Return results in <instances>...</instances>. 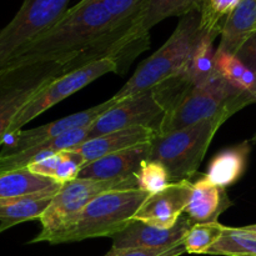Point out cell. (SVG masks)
I'll use <instances>...</instances> for the list:
<instances>
[{
  "label": "cell",
  "instance_id": "obj_1",
  "mask_svg": "<svg viewBox=\"0 0 256 256\" xmlns=\"http://www.w3.org/2000/svg\"><path fill=\"white\" fill-rule=\"evenodd\" d=\"M116 25L102 0H82L4 68L42 62H68Z\"/></svg>",
  "mask_w": 256,
  "mask_h": 256
},
{
  "label": "cell",
  "instance_id": "obj_2",
  "mask_svg": "<svg viewBox=\"0 0 256 256\" xmlns=\"http://www.w3.org/2000/svg\"><path fill=\"white\" fill-rule=\"evenodd\" d=\"M206 32L212 30L202 26L200 9L182 16L174 32L164 45L138 66L132 78L112 98L124 100L152 90L179 75L185 69L195 48Z\"/></svg>",
  "mask_w": 256,
  "mask_h": 256
},
{
  "label": "cell",
  "instance_id": "obj_3",
  "mask_svg": "<svg viewBox=\"0 0 256 256\" xmlns=\"http://www.w3.org/2000/svg\"><path fill=\"white\" fill-rule=\"evenodd\" d=\"M149 195L140 189L104 192L44 242L64 244L94 238H112L134 220L135 214Z\"/></svg>",
  "mask_w": 256,
  "mask_h": 256
},
{
  "label": "cell",
  "instance_id": "obj_4",
  "mask_svg": "<svg viewBox=\"0 0 256 256\" xmlns=\"http://www.w3.org/2000/svg\"><path fill=\"white\" fill-rule=\"evenodd\" d=\"M232 115L225 110L190 126L158 135L150 142L149 159L162 162L172 182L190 180L198 172L218 130Z\"/></svg>",
  "mask_w": 256,
  "mask_h": 256
},
{
  "label": "cell",
  "instance_id": "obj_5",
  "mask_svg": "<svg viewBox=\"0 0 256 256\" xmlns=\"http://www.w3.org/2000/svg\"><path fill=\"white\" fill-rule=\"evenodd\" d=\"M254 102L256 99L252 94L232 86L218 72L209 82L192 86L178 100L165 115L158 135L190 126L225 110L235 114Z\"/></svg>",
  "mask_w": 256,
  "mask_h": 256
},
{
  "label": "cell",
  "instance_id": "obj_6",
  "mask_svg": "<svg viewBox=\"0 0 256 256\" xmlns=\"http://www.w3.org/2000/svg\"><path fill=\"white\" fill-rule=\"evenodd\" d=\"M66 62H42L0 70V146L22 108L48 84L66 74Z\"/></svg>",
  "mask_w": 256,
  "mask_h": 256
},
{
  "label": "cell",
  "instance_id": "obj_7",
  "mask_svg": "<svg viewBox=\"0 0 256 256\" xmlns=\"http://www.w3.org/2000/svg\"><path fill=\"white\" fill-rule=\"evenodd\" d=\"M70 0H22L12 20L0 29V69L18 52L52 29L66 12Z\"/></svg>",
  "mask_w": 256,
  "mask_h": 256
},
{
  "label": "cell",
  "instance_id": "obj_8",
  "mask_svg": "<svg viewBox=\"0 0 256 256\" xmlns=\"http://www.w3.org/2000/svg\"><path fill=\"white\" fill-rule=\"evenodd\" d=\"M138 189L136 178L119 180L75 179L60 188L40 219L42 232L30 242H42L49 235L62 229L68 222L79 214L92 200L112 190Z\"/></svg>",
  "mask_w": 256,
  "mask_h": 256
},
{
  "label": "cell",
  "instance_id": "obj_9",
  "mask_svg": "<svg viewBox=\"0 0 256 256\" xmlns=\"http://www.w3.org/2000/svg\"><path fill=\"white\" fill-rule=\"evenodd\" d=\"M109 72H119L118 64L112 59H102L96 62H89L84 66L75 69L72 72H66L60 78L55 79L50 84H48L42 92H38L18 114L15 120L10 126L9 134L22 130L24 125L32 122L40 114L46 112L48 109L62 102L66 98L72 96L74 92H79L82 88L95 82L100 76H104Z\"/></svg>",
  "mask_w": 256,
  "mask_h": 256
},
{
  "label": "cell",
  "instance_id": "obj_10",
  "mask_svg": "<svg viewBox=\"0 0 256 256\" xmlns=\"http://www.w3.org/2000/svg\"><path fill=\"white\" fill-rule=\"evenodd\" d=\"M165 115L166 109L159 102L155 90H148L119 100L114 108L98 118L90 125L88 139L135 126L152 128L159 134L160 125Z\"/></svg>",
  "mask_w": 256,
  "mask_h": 256
},
{
  "label": "cell",
  "instance_id": "obj_11",
  "mask_svg": "<svg viewBox=\"0 0 256 256\" xmlns=\"http://www.w3.org/2000/svg\"><path fill=\"white\" fill-rule=\"evenodd\" d=\"M118 102H119V100L112 98V99L105 100V102H100L99 105H95L90 109L75 112V114L65 116L62 119H58L55 122H49V124L42 125V126L30 130H19L14 134L6 135L4 142H2L5 145V149L2 150L0 155L20 152L38 144L55 139V138L60 136L65 132L90 126L98 118L102 116L105 112L110 110L112 108H114Z\"/></svg>",
  "mask_w": 256,
  "mask_h": 256
},
{
  "label": "cell",
  "instance_id": "obj_12",
  "mask_svg": "<svg viewBox=\"0 0 256 256\" xmlns=\"http://www.w3.org/2000/svg\"><path fill=\"white\" fill-rule=\"evenodd\" d=\"M192 189L190 180L172 182L162 192L149 195L136 212L134 220L159 229H172L184 215Z\"/></svg>",
  "mask_w": 256,
  "mask_h": 256
},
{
  "label": "cell",
  "instance_id": "obj_13",
  "mask_svg": "<svg viewBox=\"0 0 256 256\" xmlns=\"http://www.w3.org/2000/svg\"><path fill=\"white\" fill-rule=\"evenodd\" d=\"M192 226V222L186 216L180 218L179 222L172 229H159L145 222L132 220L124 230L112 238V245L110 250L172 246L184 240Z\"/></svg>",
  "mask_w": 256,
  "mask_h": 256
},
{
  "label": "cell",
  "instance_id": "obj_14",
  "mask_svg": "<svg viewBox=\"0 0 256 256\" xmlns=\"http://www.w3.org/2000/svg\"><path fill=\"white\" fill-rule=\"evenodd\" d=\"M150 142L122 150L88 162L80 170L78 179L119 180L136 175L142 162L149 159Z\"/></svg>",
  "mask_w": 256,
  "mask_h": 256
},
{
  "label": "cell",
  "instance_id": "obj_15",
  "mask_svg": "<svg viewBox=\"0 0 256 256\" xmlns=\"http://www.w3.org/2000/svg\"><path fill=\"white\" fill-rule=\"evenodd\" d=\"M156 136L158 132L152 128L135 126L108 132V134L94 138V139H88L72 149L79 152L84 158L85 164H88V162H92L105 155L112 154V152L149 144Z\"/></svg>",
  "mask_w": 256,
  "mask_h": 256
},
{
  "label": "cell",
  "instance_id": "obj_16",
  "mask_svg": "<svg viewBox=\"0 0 256 256\" xmlns=\"http://www.w3.org/2000/svg\"><path fill=\"white\" fill-rule=\"evenodd\" d=\"M232 205L226 190L212 184L205 175H202L200 179L192 182L184 214L192 225L214 222Z\"/></svg>",
  "mask_w": 256,
  "mask_h": 256
},
{
  "label": "cell",
  "instance_id": "obj_17",
  "mask_svg": "<svg viewBox=\"0 0 256 256\" xmlns=\"http://www.w3.org/2000/svg\"><path fill=\"white\" fill-rule=\"evenodd\" d=\"M89 128L90 126H86L82 128V129L65 132V134L60 135L55 139L38 144L20 152L0 155V174L12 172V170L24 169V168H28L32 162H40V160L45 159V158L50 156L55 152L78 146L82 142H84L85 140H88Z\"/></svg>",
  "mask_w": 256,
  "mask_h": 256
},
{
  "label": "cell",
  "instance_id": "obj_18",
  "mask_svg": "<svg viewBox=\"0 0 256 256\" xmlns=\"http://www.w3.org/2000/svg\"><path fill=\"white\" fill-rule=\"evenodd\" d=\"M249 142H242L218 152L208 166L205 176L212 184L226 189L244 175L249 160Z\"/></svg>",
  "mask_w": 256,
  "mask_h": 256
},
{
  "label": "cell",
  "instance_id": "obj_19",
  "mask_svg": "<svg viewBox=\"0 0 256 256\" xmlns=\"http://www.w3.org/2000/svg\"><path fill=\"white\" fill-rule=\"evenodd\" d=\"M256 30V0H242L222 25L216 52L236 54Z\"/></svg>",
  "mask_w": 256,
  "mask_h": 256
},
{
  "label": "cell",
  "instance_id": "obj_20",
  "mask_svg": "<svg viewBox=\"0 0 256 256\" xmlns=\"http://www.w3.org/2000/svg\"><path fill=\"white\" fill-rule=\"evenodd\" d=\"M58 192L0 200V232L22 222L42 219Z\"/></svg>",
  "mask_w": 256,
  "mask_h": 256
},
{
  "label": "cell",
  "instance_id": "obj_21",
  "mask_svg": "<svg viewBox=\"0 0 256 256\" xmlns=\"http://www.w3.org/2000/svg\"><path fill=\"white\" fill-rule=\"evenodd\" d=\"M62 185L28 168L0 174V200L16 199L45 192H58Z\"/></svg>",
  "mask_w": 256,
  "mask_h": 256
},
{
  "label": "cell",
  "instance_id": "obj_22",
  "mask_svg": "<svg viewBox=\"0 0 256 256\" xmlns=\"http://www.w3.org/2000/svg\"><path fill=\"white\" fill-rule=\"evenodd\" d=\"M84 165L85 160L79 152L74 149H65L40 162H32L28 166V169L35 174L49 178L64 185L78 179V175Z\"/></svg>",
  "mask_w": 256,
  "mask_h": 256
},
{
  "label": "cell",
  "instance_id": "obj_23",
  "mask_svg": "<svg viewBox=\"0 0 256 256\" xmlns=\"http://www.w3.org/2000/svg\"><path fill=\"white\" fill-rule=\"evenodd\" d=\"M204 2L205 0H148L144 9L135 15V22L142 32H150L162 20L184 16L194 10L202 9Z\"/></svg>",
  "mask_w": 256,
  "mask_h": 256
},
{
  "label": "cell",
  "instance_id": "obj_24",
  "mask_svg": "<svg viewBox=\"0 0 256 256\" xmlns=\"http://www.w3.org/2000/svg\"><path fill=\"white\" fill-rule=\"evenodd\" d=\"M215 66L220 76L228 82L256 99V76L252 69L245 65L236 55L229 52H215Z\"/></svg>",
  "mask_w": 256,
  "mask_h": 256
},
{
  "label": "cell",
  "instance_id": "obj_25",
  "mask_svg": "<svg viewBox=\"0 0 256 256\" xmlns=\"http://www.w3.org/2000/svg\"><path fill=\"white\" fill-rule=\"evenodd\" d=\"M208 255L256 256V235L242 228L225 226L222 236L208 250Z\"/></svg>",
  "mask_w": 256,
  "mask_h": 256
},
{
  "label": "cell",
  "instance_id": "obj_26",
  "mask_svg": "<svg viewBox=\"0 0 256 256\" xmlns=\"http://www.w3.org/2000/svg\"><path fill=\"white\" fill-rule=\"evenodd\" d=\"M225 226L219 222L196 224L185 235L184 248L188 254H206L208 250L222 236Z\"/></svg>",
  "mask_w": 256,
  "mask_h": 256
},
{
  "label": "cell",
  "instance_id": "obj_27",
  "mask_svg": "<svg viewBox=\"0 0 256 256\" xmlns=\"http://www.w3.org/2000/svg\"><path fill=\"white\" fill-rule=\"evenodd\" d=\"M138 189L152 195L162 192L172 182L166 168L155 160H145L142 162L136 175Z\"/></svg>",
  "mask_w": 256,
  "mask_h": 256
},
{
  "label": "cell",
  "instance_id": "obj_28",
  "mask_svg": "<svg viewBox=\"0 0 256 256\" xmlns=\"http://www.w3.org/2000/svg\"><path fill=\"white\" fill-rule=\"evenodd\" d=\"M242 0H205L200 12L202 24L205 29L219 32L222 34V25L230 12L239 5Z\"/></svg>",
  "mask_w": 256,
  "mask_h": 256
},
{
  "label": "cell",
  "instance_id": "obj_29",
  "mask_svg": "<svg viewBox=\"0 0 256 256\" xmlns=\"http://www.w3.org/2000/svg\"><path fill=\"white\" fill-rule=\"evenodd\" d=\"M102 2L114 22L120 24L144 9L148 0H102Z\"/></svg>",
  "mask_w": 256,
  "mask_h": 256
},
{
  "label": "cell",
  "instance_id": "obj_30",
  "mask_svg": "<svg viewBox=\"0 0 256 256\" xmlns=\"http://www.w3.org/2000/svg\"><path fill=\"white\" fill-rule=\"evenodd\" d=\"M184 242L166 248H154V249H124V250H109L105 256H180L185 254Z\"/></svg>",
  "mask_w": 256,
  "mask_h": 256
},
{
  "label": "cell",
  "instance_id": "obj_31",
  "mask_svg": "<svg viewBox=\"0 0 256 256\" xmlns=\"http://www.w3.org/2000/svg\"><path fill=\"white\" fill-rule=\"evenodd\" d=\"M235 55L254 72L256 76V30L242 45V48L238 50Z\"/></svg>",
  "mask_w": 256,
  "mask_h": 256
},
{
  "label": "cell",
  "instance_id": "obj_32",
  "mask_svg": "<svg viewBox=\"0 0 256 256\" xmlns=\"http://www.w3.org/2000/svg\"><path fill=\"white\" fill-rule=\"evenodd\" d=\"M244 230H246V232H252V234H255L256 235V224L254 225H249V226H244L242 228Z\"/></svg>",
  "mask_w": 256,
  "mask_h": 256
},
{
  "label": "cell",
  "instance_id": "obj_33",
  "mask_svg": "<svg viewBox=\"0 0 256 256\" xmlns=\"http://www.w3.org/2000/svg\"><path fill=\"white\" fill-rule=\"evenodd\" d=\"M252 142H256V132H255L254 136H252Z\"/></svg>",
  "mask_w": 256,
  "mask_h": 256
}]
</instances>
